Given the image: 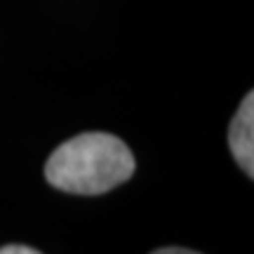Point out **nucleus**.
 Instances as JSON below:
<instances>
[{
  "label": "nucleus",
  "mask_w": 254,
  "mask_h": 254,
  "mask_svg": "<svg viewBox=\"0 0 254 254\" xmlns=\"http://www.w3.org/2000/svg\"><path fill=\"white\" fill-rule=\"evenodd\" d=\"M228 146L247 177H254V94L240 101L238 113L228 129Z\"/></svg>",
  "instance_id": "nucleus-2"
},
{
  "label": "nucleus",
  "mask_w": 254,
  "mask_h": 254,
  "mask_svg": "<svg viewBox=\"0 0 254 254\" xmlns=\"http://www.w3.org/2000/svg\"><path fill=\"white\" fill-rule=\"evenodd\" d=\"M0 254H40V252L31 250L26 245H7V247H0Z\"/></svg>",
  "instance_id": "nucleus-3"
},
{
  "label": "nucleus",
  "mask_w": 254,
  "mask_h": 254,
  "mask_svg": "<svg viewBox=\"0 0 254 254\" xmlns=\"http://www.w3.org/2000/svg\"><path fill=\"white\" fill-rule=\"evenodd\" d=\"M134 155L118 136L85 132L64 141L45 165L47 182L66 193L99 195L134 174Z\"/></svg>",
  "instance_id": "nucleus-1"
},
{
  "label": "nucleus",
  "mask_w": 254,
  "mask_h": 254,
  "mask_svg": "<svg viewBox=\"0 0 254 254\" xmlns=\"http://www.w3.org/2000/svg\"><path fill=\"white\" fill-rule=\"evenodd\" d=\"M151 254H198L193 250H184V247H163V250H155Z\"/></svg>",
  "instance_id": "nucleus-4"
}]
</instances>
